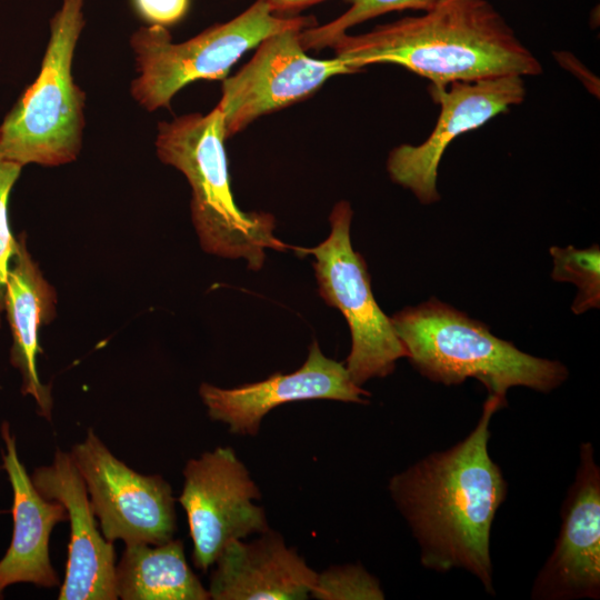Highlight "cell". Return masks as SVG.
<instances>
[{"mask_svg":"<svg viewBox=\"0 0 600 600\" xmlns=\"http://www.w3.org/2000/svg\"><path fill=\"white\" fill-rule=\"evenodd\" d=\"M272 14L281 18L297 17L309 7L326 0H261Z\"/></svg>","mask_w":600,"mask_h":600,"instance_id":"cb8c5ba5","label":"cell"},{"mask_svg":"<svg viewBox=\"0 0 600 600\" xmlns=\"http://www.w3.org/2000/svg\"><path fill=\"white\" fill-rule=\"evenodd\" d=\"M70 454L87 487L103 537L126 546L161 544L177 529L170 484L158 474H141L119 460L92 429Z\"/></svg>","mask_w":600,"mask_h":600,"instance_id":"ba28073f","label":"cell"},{"mask_svg":"<svg viewBox=\"0 0 600 600\" xmlns=\"http://www.w3.org/2000/svg\"><path fill=\"white\" fill-rule=\"evenodd\" d=\"M334 57L362 70L399 64L431 84L504 76H538L542 67L504 18L487 0H438L419 16L340 36Z\"/></svg>","mask_w":600,"mask_h":600,"instance_id":"7a4b0ae2","label":"cell"},{"mask_svg":"<svg viewBox=\"0 0 600 600\" xmlns=\"http://www.w3.org/2000/svg\"><path fill=\"white\" fill-rule=\"evenodd\" d=\"M316 24L312 17H277L256 0L233 19L180 43L172 42L166 27H142L130 39L139 72L131 94L148 111L169 107L173 96L196 80L226 79L231 67L268 36Z\"/></svg>","mask_w":600,"mask_h":600,"instance_id":"8992f818","label":"cell"},{"mask_svg":"<svg viewBox=\"0 0 600 600\" xmlns=\"http://www.w3.org/2000/svg\"><path fill=\"white\" fill-rule=\"evenodd\" d=\"M57 292L43 277L26 248L24 237L17 239L6 284L4 311L12 336L10 361L21 374V392L31 396L41 417L51 420V388L40 381L37 356L40 329L56 316Z\"/></svg>","mask_w":600,"mask_h":600,"instance_id":"e0dca14e","label":"cell"},{"mask_svg":"<svg viewBox=\"0 0 600 600\" xmlns=\"http://www.w3.org/2000/svg\"><path fill=\"white\" fill-rule=\"evenodd\" d=\"M507 402L488 394L473 429L450 448L393 474L388 490L420 549L423 568L464 570L494 594L491 528L508 482L489 452L492 417Z\"/></svg>","mask_w":600,"mask_h":600,"instance_id":"6da1fadb","label":"cell"},{"mask_svg":"<svg viewBox=\"0 0 600 600\" xmlns=\"http://www.w3.org/2000/svg\"><path fill=\"white\" fill-rule=\"evenodd\" d=\"M311 596L321 600H382L379 581L360 564L337 566L318 573Z\"/></svg>","mask_w":600,"mask_h":600,"instance_id":"44dd1931","label":"cell"},{"mask_svg":"<svg viewBox=\"0 0 600 600\" xmlns=\"http://www.w3.org/2000/svg\"><path fill=\"white\" fill-rule=\"evenodd\" d=\"M116 584L122 600L210 599L187 562L181 540L126 546L116 564Z\"/></svg>","mask_w":600,"mask_h":600,"instance_id":"ac0fdd59","label":"cell"},{"mask_svg":"<svg viewBox=\"0 0 600 600\" xmlns=\"http://www.w3.org/2000/svg\"><path fill=\"white\" fill-rule=\"evenodd\" d=\"M3 598V594L0 593V599Z\"/></svg>","mask_w":600,"mask_h":600,"instance_id":"d4e9b609","label":"cell"},{"mask_svg":"<svg viewBox=\"0 0 600 600\" xmlns=\"http://www.w3.org/2000/svg\"><path fill=\"white\" fill-rule=\"evenodd\" d=\"M178 501L186 511L194 566L207 571L233 540L263 533L264 510L252 500L260 491L230 447H217L190 459Z\"/></svg>","mask_w":600,"mask_h":600,"instance_id":"9c48e42d","label":"cell"},{"mask_svg":"<svg viewBox=\"0 0 600 600\" xmlns=\"http://www.w3.org/2000/svg\"><path fill=\"white\" fill-rule=\"evenodd\" d=\"M554 547L531 588L533 600L600 598V468L591 442L579 448L573 482L561 506Z\"/></svg>","mask_w":600,"mask_h":600,"instance_id":"7c38bea8","label":"cell"},{"mask_svg":"<svg viewBox=\"0 0 600 600\" xmlns=\"http://www.w3.org/2000/svg\"><path fill=\"white\" fill-rule=\"evenodd\" d=\"M224 121L216 107L207 114L189 113L158 126L159 159L181 171L191 187V218L201 248L214 256L247 261L252 270L264 262L266 249H292L279 240L274 218L243 212L234 202L224 150Z\"/></svg>","mask_w":600,"mask_h":600,"instance_id":"277c9868","label":"cell"},{"mask_svg":"<svg viewBox=\"0 0 600 600\" xmlns=\"http://www.w3.org/2000/svg\"><path fill=\"white\" fill-rule=\"evenodd\" d=\"M301 28L264 38L252 58L222 83L217 108L223 114L226 139L259 117L307 99L330 78L360 70L334 57L316 59L300 43Z\"/></svg>","mask_w":600,"mask_h":600,"instance_id":"30bf717a","label":"cell"},{"mask_svg":"<svg viewBox=\"0 0 600 600\" xmlns=\"http://www.w3.org/2000/svg\"><path fill=\"white\" fill-rule=\"evenodd\" d=\"M351 219L350 203L338 202L329 217V237L313 248L292 249L299 256L314 257L319 294L346 318L352 344L344 366L351 380L361 387L372 378L392 373L397 360L407 358V351L391 318L384 314L373 297L364 258L352 248Z\"/></svg>","mask_w":600,"mask_h":600,"instance_id":"52a82bcc","label":"cell"},{"mask_svg":"<svg viewBox=\"0 0 600 600\" xmlns=\"http://www.w3.org/2000/svg\"><path fill=\"white\" fill-rule=\"evenodd\" d=\"M82 4L63 0L52 18L41 70L0 126V161L56 167L77 158L86 94L74 83L71 67L84 26Z\"/></svg>","mask_w":600,"mask_h":600,"instance_id":"5b68a950","label":"cell"},{"mask_svg":"<svg viewBox=\"0 0 600 600\" xmlns=\"http://www.w3.org/2000/svg\"><path fill=\"white\" fill-rule=\"evenodd\" d=\"M4 442L2 468L12 488V538L0 560V593L11 584L37 587L59 584L51 564L49 541L56 524L67 520L64 506L44 498L36 488L17 451L16 437L8 422L1 426Z\"/></svg>","mask_w":600,"mask_h":600,"instance_id":"9a60e30c","label":"cell"},{"mask_svg":"<svg viewBox=\"0 0 600 600\" xmlns=\"http://www.w3.org/2000/svg\"><path fill=\"white\" fill-rule=\"evenodd\" d=\"M199 394L209 417L240 436H257L264 416L283 403L317 399L367 403L370 397L351 380L343 363L321 352L317 341L301 368L291 373L276 372L232 389L202 383Z\"/></svg>","mask_w":600,"mask_h":600,"instance_id":"4fadbf2b","label":"cell"},{"mask_svg":"<svg viewBox=\"0 0 600 600\" xmlns=\"http://www.w3.org/2000/svg\"><path fill=\"white\" fill-rule=\"evenodd\" d=\"M20 166L0 161V324L4 311V296L10 260L17 248L8 222V199L21 171Z\"/></svg>","mask_w":600,"mask_h":600,"instance_id":"7402d4cb","label":"cell"},{"mask_svg":"<svg viewBox=\"0 0 600 600\" xmlns=\"http://www.w3.org/2000/svg\"><path fill=\"white\" fill-rule=\"evenodd\" d=\"M553 259L551 278L554 281L572 282L578 288L572 303L576 314L600 308V248L593 244L588 249L573 246L549 249Z\"/></svg>","mask_w":600,"mask_h":600,"instance_id":"d6986e66","label":"cell"},{"mask_svg":"<svg viewBox=\"0 0 600 600\" xmlns=\"http://www.w3.org/2000/svg\"><path fill=\"white\" fill-rule=\"evenodd\" d=\"M429 92L440 106L432 132L418 146L396 147L387 161L392 181L409 189L424 204L440 199L437 189L438 168L450 142L521 103L526 97V87L522 77L504 76L478 81H454L450 83L449 90L443 86L430 84Z\"/></svg>","mask_w":600,"mask_h":600,"instance_id":"8fae6325","label":"cell"},{"mask_svg":"<svg viewBox=\"0 0 600 600\" xmlns=\"http://www.w3.org/2000/svg\"><path fill=\"white\" fill-rule=\"evenodd\" d=\"M214 564L208 589L214 600H303L318 576L270 529L251 542L231 541Z\"/></svg>","mask_w":600,"mask_h":600,"instance_id":"2e32d148","label":"cell"},{"mask_svg":"<svg viewBox=\"0 0 600 600\" xmlns=\"http://www.w3.org/2000/svg\"><path fill=\"white\" fill-rule=\"evenodd\" d=\"M138 13L151 26L168 27L188 12L190 0H133Z\"/></svg>","mask_w":600,"mask_h":600,"instance_id":"603a6c76","label":"cell"},{"mask_svg":"<svg viewBox=\"0 0 600 600\" xmlns=\"http://www.w3.org/2000/svg\"><path fill=\"white\" fill-rule=\"evenodd\" d=\"M407 358L427 379L454 386L474 378L507 402L512 387L550 392L569 377L567 367L519 350L484 323L438 299L404 308L391 318Z\"/></svg>","mask_w":600,"mask_h":600,"instance_id":"3957f363","label":"cell"},{"mask_svg":"<svg viewBox=\"0 0 600 600\" xmlns=\"http://www.w3.org/2000/svg\"><path fill=\"white\" fill-rule=\"evenodd\" d=\"M32 482L49 500L61 502L70 523L66 573L59 600H116V552L98 529L87 487L70 452L57 449L49 466L37 468Z\"/></svg>","mask_w":600,"mask_h":600,"instance_id":"5bb4252c","label":"cell"},{"mask_svg":"<svg viewBox=\"0 0 600 600\" xmlns=\"http://www.w3.org/2000/svg\"><path fill=\"white\" fill-rule=\"evenodd\" d=\"M349 8L336 19L300 31V43L307 50H322L347 31L369 19L391 11L429 10L438 0H344Z\"/></svg>","mask_w":600,"mask_h":600,"instance_id":"ffe728a7","label":"cell"}]
</instances>
